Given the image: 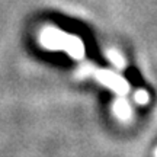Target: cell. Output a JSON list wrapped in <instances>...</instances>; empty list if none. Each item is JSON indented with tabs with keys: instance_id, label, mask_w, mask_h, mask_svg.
I'll return each instance as SVG.
<instances>
[{
	"instance_id": "2",
	"label": "cell",
	"mask_w": 157,
	"mask_h": 157,
	"mask_svg": "<svg viewBox=\"0 0 157 157\" xmlns=\"http://www.w3.org/2000/svg\"><path fill=\"white\" fill-rule=\"evenodd\" d=\"M156 156H157V153H156Z\"/></svg>"
},
{
	"instance_id": "1",
	"label": "cell",
	"mask_w": 157,
	"mask_h": 157,
	"mask_svg": "<svg viewBox=\"0 0 157 157\" xmlns=\"http://www.w3.org/2000/svg\"><path fill=\"white\" fill-rule=\"evenodd\" d=\"M101 78L103 80V83L109 84L111 87L117 89L118 92H121V93L128 89V87H127V84L124 83L121 78H119V77H115V76H112V74H109V73H103V74L101 76Z\"/></svg>"
}]
</instances>
